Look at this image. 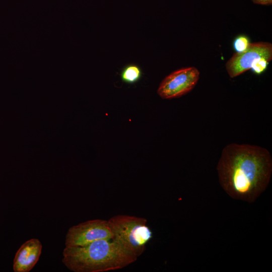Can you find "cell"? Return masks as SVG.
<instances>
[{
  "mask_svg": "<svg viewBox=\"0 0 272 272\" xmlns=\"http://www.w3.org/2000/svg\"><path fill=\"white\" fill-rule=\"evenodd\" d=\"M217 169L220 183L229 196L252 203L269 184L272 158L265 148L230 144L223 149Z\"/></svg>",
  "mask_w": 272,
  "mask_h": 272,
  "instance_id": "6da1fadb",
  "label": "cell"
},
{
  "mask_svg": "<svg viewBox=\"0 0 272 272\" xmlns=\"http://www.w3.org/2000/svg\"><path fill=\"white\" fill-rule=\"evenodd\" d=\"M62 255V262L74 272L119 269L138 258L112 239H100L83 246H65Z\"/></svg>",
  "mask_w": 272,
  "mask_h": 272,
  "instance_id": "7a4b0ae2",
  "label": "cell"
},
{
  "mask_svg": "<svg viewBox=\"0 0 272 272\" xmlns=\"http://www.w3.org/2000/svg\"><path fill=\"white\" fill-rule=\"evenodd\" d=\"M112 240L137 258L145 251L147 244L153 238V233L142 217L118 215L108 221Z\"/></svg>",
  "mask_w": 272,
  "mask_h": 272,
  "instance_id": "3957f363",
  "label": "cell"
},
{
  "mask_svg": "<svg viewBox=\"0 0 272 272\" xmlns=\"http://www.w3.org/2000/svg\"><path fill=\"white\" fill-rule=\"evenodd\" d=\"M113 234L108 221L89 220L70 228L65 246H83L100 239H112Z\"/></svg>",
  "mask_w": 272,
  "mask_h": 272,
  "instance_id": "277c9868",
  "label": "cell"
},
{
  "mask_svg": "<svg viewBox=\"0 0 272 272\" xmlns=\"http://www.w3.org/2000/svg\"><path fill=\"white\" fill-rule=\"evenodd\" d=\"M199 71L194 66L176 70L162 81L157 93L165 99L181 97L194 88L199 80Z\"/></svg>",
  "mask_w": 272,
  "mask_h": 272,
  "instance_id": "5b68a950",
  "label": "cell"
},
{
  "mask_svg": "<svg viewBox=\"0 0 272 272\" xmlns=\"http://www.w3.org/2000/svg\"><path fill=\"white\" fill-rule=\"evenodd\" d=\"M264 57L272 59V44L269 42L250 43L245 51L236 53L228 60L226 69L229 77H236L250 70L254 60Z\"/></svg>",
  "mask_w": 272,
  "mask_h": 272,
  "instance_id": "8992f818",
  "label": "cell"
},
{
  "mask_svg": "<svg viewBox=\"0 0 272 272\" xmlns=\"http://www.w3.org/2000/svg\"><path fill=\"white\" fill-rule=\"evenodd\" d=\"M42 244L36 238L24 242L17 250L13 263L15 272L30 271L38 261L42 251Z\"/></svg>",
  "mask_w": 272,
  "mask_h": 272,
  "instance_id": "52a82bcc",
  "label": "cell"
},
{
  "mask_svg": "<svg viewBox=\"0 0 272 272\" xmlns=\"http://www.w3.org/2000/svg\"><path fill=\"white\" fill-rule=\"evenodd\" d=\"M142 76L140 68L135 65H129L125 67L121 74L122 80L126 83L133 84L140 80Z\"/></svg>",
  "mask_w": 272,
  "mask_h": 272,
  "instance_id": "ba28073f",
  "label": "cell"
},
{
  "mask_svg": "<svg viewBox=\"0 0 272 272\" xmlns=\"http://www.w3.org/2000/svg\"><path fill=\"white\" fill-rule=\"evenodd\" d=\"M269 62L265 58H257L252 63L250 70L256 75H261L266 71Z\"/></svg>",
  "mask_w": 272,
  "mask_h": 272,
  "instance_id": "9c48e42d",
  "label": "cell"
},
{
  "mask_svg": "<svg viewBox=\"0 0 272 272\" xmlns=\"http://www.w3.org/2000/svg\"><path fill=\"white\" fill-rule=\"evenodd\" d=\"M250 42L249 38L245 35H239L233 41V48L237 53L245 51L248 47Z\"/></svg>",
  "mask_w": 272,
  "mask_h": 272,
  "instance_id": "30bf717a",
  "label": "cell"
},
{
  "mask_svg": "<svg viewBox=\"0 0 272 272\" xmlns=\"http://www.w3.org/2000/svg\"><path fill=\"white\" fill-rule=\"evenodd\" d=\"M253 3L261 5H271L272 0H251Z\"/></svg>",
  "mask_w": 272,
  "mask_h": 272,
  "instance_id": "8fae6325",
  "label": "cell"
}]
</instances>
